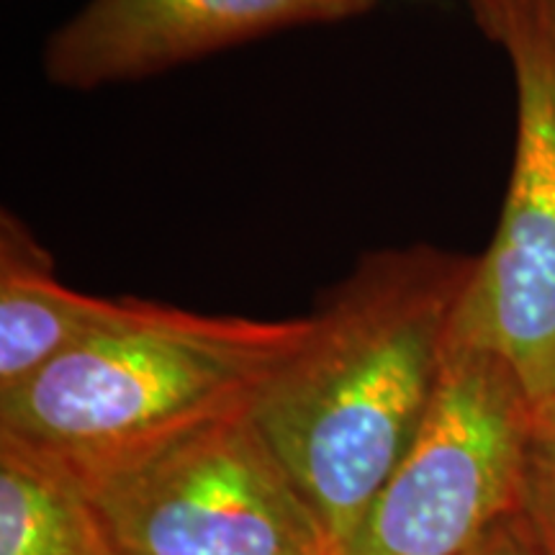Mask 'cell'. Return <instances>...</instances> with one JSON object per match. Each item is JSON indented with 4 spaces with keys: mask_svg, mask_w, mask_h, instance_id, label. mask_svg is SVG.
Listing matches in <instances>:
<instances>
[{
    "mask_svg": "<svg viewBox=\"0 0 555 555\" xmlns=\"http://www.w3.org/2000/svg\"><path fill=\"white\" fill-rule=\"evenodd\" d=\"M519 509L543 555H555V399L538 401L532 412Z\"/></svg>",
    "mask_w": 555,
    "mask_h": 555,
    "instance_id": "cell-9",
    "label": "cell"
},
{
    "mask_svg": "<svg viewBox=\"0 0 555 555\" xmlns=\"http://www.w3.org/2000/svg\"><path fill=\"white\" fill-rule=\"evenodd\" d=\"M309 332V317H214L129 298L119 322L0 397V435L86 455L240 412Z\"/></svg>",
    "mask_w": 555,
    "mask_h": 555,
    "instance_id": "cell-2",
    "label": "cell"
},
{
    "mask_svg": "<svg viewBox=\"0 0 555 555\" xmlns=\"http://www.w3.org/2000/svg\"><path fill=\"white\" fill-rule=\"evenodd\" d=\"M532 412L509 365L450 345L420 435L332 555H466L522 506Z\"/></svg>",
    "mask_w": 555,
    "mask_h": 555,
    "instance_id": "cell-5",
    "label": "cell"
},
{
    "mask_svg": "<svg viewBox=\"0 0 555 555\" xmlns=\"http://www.w3.org/2000/svg\"><path fill=\"white\" fill-rule=\"evenodd\" d=\"M476 262L425 242L363 255L247 409L332 553L425 425Z\"/></svg>",
    "mask_w": 555,
    "mask_h": 555,
    "instance_id": "cell-1",
    "label": "cell"
},
{
    "mask_svg": "<svg viewBox=\"0 0 555 555\" xmlns=\"http://www.w3.org/2000/svg\"><path fill=\"white\" fill-rule=\"evenodd\" d=\"M376 0H88L44 47L52 86L95 90L307 24L363 16Z\"/></svg>",
    "mask_w": 555,
    "mask_h": 555,
    "instance_id": "cell-6",
    "label": "cell"
},
{
    "mask_svg": "<svg viewBox=\"0 0 555 555\" xmlns=\"http://www.w3.org/2000/svg\"><path fill=\"white\" fill-rule=\"evenodd\" d=\"M512 62L517 147L494 240L457 304L450 345L491 352L532 401L555 399V0H470Z\"/></svg>",
    "mask_w": 555,
    "mask_h": 555,
    "instance_id": "cell-4",
    "label": "cell"
},
{
    "mask_svg": "<svg viewBox=\"0 0 555 555\" xmlns=\"http://www.w3.org/2000/svg\"><path fill=\"white\" fill-rule=\"evenodd\" d=\"M129 298H101L65 286L52 253L16 214L0 219V397L41 367L99 335Z\"/></svg>",
    "mask_w": 555,
    "mask_h": 555,
    "instance_id": "cell-7",
    "label": "cell"
},
{
    "mask_svg": "<svg viewBox=\"0 0 555 555\" xmlns=\"http://www.w3.org/2000/svg\"><path fill=\"white\" fill-rule=\"evenodd\" d=\"M0 555H116L73 463L0 435Z\"/></svg>",
    "mask_w": 555,
    "mask_h": 555,
    "instance_id": "cell-8",
    "label": "cell"
},
{
    "mask_svg": "<svg viewBox=\"0 0 555 555\" xmlns=\"http://www.w3.org/2000/svg\"><path fill=\"white\" fill-rule=\"evenodd\" d=\"M62 455L116 555H332L247 409L127 448Z\"/></svg>",
    "mask_w": 555,
    "mask_h": 555,
    "instance_id": "cell-3",
    "label": "cell"
},
{
    "mask_svg": "<svg viewBox=\"0 0 555 555\" xmlns=\"http://www.w3.org/2000/svg\"><path fill=\"white\" fill-rule=\"evenodd\" d=\"M466 555H543L522 509L499 519Z\"/></svg>",
    "mask_w": 555,
    "mask_h": 555,
    "instance_id": "cell-10",
    "label": "cell"
}]
</instances>
